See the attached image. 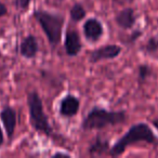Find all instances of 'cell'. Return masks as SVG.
Listing matches in <instances>:
<instances>
[{
  "label": "cell",
  "instance_id": "obj_5",
  "mask_svg": "<svg viewBox=\"0 0 158 158\" xmlns=\"http://www.w3.org/2000/svg\"><path fill=\"white\" fill-rule=\"evenodd\" d=\"M121 52V48L117 44H106L99 49H95L89 55L90 63H98L103 60H112L117 57Z\"/></svg>",
  "mask_w": 158,
  "mask_h": 158
},
{
  "label": "cell",
  "instance_id": "obj_11",
  "mask_svg": "<svg viewBox=\"0 0 158 158\" xmlns=\"http://www.w3.org/2000/svg\"><path fill=\"white\" fill-rule=\"evenodd\" d=\"M136 21V16L134 10L132 8H126L118 12L115 16V22L120 28L123 29H131L134 26Z\"/></svg>",
  "mask_w": 158,
  "mask_h": 158
},
{
  "label": "cell",
  "instance_id": "obj_1",
  "mask_svg": "<svg viewBox=\"0 0 158 158\" xmlns=\"http://www.w3.org/2000/svg\"><path fill=\"white\" fill-rule=\"evenodd\" d=\"M140 142H146L149 144H155L158 142L157 136L145 123H138L131 126L128 131L110 148V155L114 157L120 156L125 153L128 146Z\"/></svg>",
  "mask_w": 158,
  "mask_h": 158
},
{
  "label": "cell",
  "instance_id": "obj_3",
  "mask_svg": "<svg viewBox=\"0 0 158 158\" xmlns=\"http://www.w3.org/2000/svg\"><path fill=\"white\" fill-rule=\"evenodd\" d=\"M33 15L41 26L44 33L46 34L49 44L52 48H55L61 42L64 18L60 14L51 13L41 9L35 10Z\"/></svg>",
  "mask_w": 158,
  "mask_h": 158
},
{
  "label": "cell",
  "instance_id": "obj_10",
  "mask_svg": "<svg viewBox=\"0 0 158 158\" xmlns=\"http://www.w3.org/2000/svg\"><path fill=\"white\" fill-rule=\"evenodd\" d=\"M39 46L34 35H28L23 39L20 44V53L25 59H34L37 55Z\"/></svg>",
  "mask_w": 158,
  "mask_h": 158
},
{
  "label": "cell",
  "instance_id": "obj_16",
  "mask_svg": "<svg viewBox=\"0 0 158 158\" xmlns=\"http://www.w3.org/2000/svg\"><path fill=\"white\" fill-rule=\"evenodd\" d=\"M31 2V0H14V5H15L16 9H19V10L28 9Z\"/></svg>",
  "mask_w": 158,
  "mask_h": 158
},
{
  "label": "cell",
  "instance_id": "obj_14",
  "mask_svg": "<svg viewBox=\"0 0 158 158\" xmlns=\"http://www.w3.org/2000/svg\"><path fill=\"white\" fill-rule=\"evenodd\" d=\"M152 74V69L147 65L139 66V81H144Z\"/></svg>",
  "mask_w": 158,
  "mask_h": 158
},
{
  "label": "cell",
  "instance_id": "obj_6",
  "mask_svg": "<svg viewBox=\"0 0 158 158\" xmlns=\"http://www.w3.org/2000/svg\"><path fill=\"white\" fill-rule=\"evenodd\" d=\"M0 119L2 121L3 127L7 132V135L9 138V140H11L13 138L14 131H15L16 127V112L14 108H12L11 106H6L2 110H0Z\"/></svg>",
  "mask_w": 158,
  "mask_h": 158
},
{
  "label": "cell",
  "instance_id": "obj_20",
  "mask_svg": "<svg viewBox=\"0 0 158 158\" xmlns=\"http://www.w3.org/2000/svg\"><path fill=\"white\" fill-rule=\"evenodd\" d=\"M153 126L156 128V129L158 130V118H157V119H155V120H153Z\"/></svg>",
  "mask_w": 158,
  "mask_h": 158
},
{
  "label": "cell",
  "instance_id": "obj_15",
  "mask_svg": "<svg viewBox=\"0 0 158 158\" xmlns=\"http://www.w3.org/2000/svg\"><path fill=\"white\" fill-rule=\"evenodd\" d=\"M145 48H146V51L148 53H155L156 51L158 50V41L155 38H151V39L147 41Z\"/></svg>",
  "mask_w": 158,
  "mask_h": 158
},
{
  "label": "cell",
  "instance_id": "obj_18",
  "mask_svg": "<svg viewBox=\"0 0 158 158\" xmlns=\"http://www.w3.org/2000/svg\"><path fill=\"white\" fill-rule=\"evenodd\" d=\"M115 3L117 5H126V3H131L133 2L134 0H113Z\"/></svg>",
  "mask_w": 158,
  "mask_h": 158
},
{
  "label": "cell",
  "instance_id": "obj_4",
  "mask_svg": "<svg viewBox=\"0 0 158 158\" xmlns=\"http://www.w3.org/2000/svg\"><path fill=\"white\" fill-rule=\"evenodd\" d=\"M27 106L29 110L31 127L36 131L44 133L47 136L52 135V128L49 123L48 116L44 110L41 98L39 97L37 91H31L27 95Z\"/></svg>",
  "mask_w": 158,
  "mask_h": 158
},
{
  "label": "cell",
  "instance_id": "obj_13",
  "mask_svg": "<svg viewBox=\"0 0 158 158\" xmlns=\"http://www.w3.org/2000/svg\"><path fill=\"white\" fill-rule=\"evenodd\" d=\"M69 16L74 22H80L86 16V10L81 3H75L69 10Z\"/></svg>",
  "mask_w": 158,
  "mask_h": 158
},
{
  "label": "cell",
  "instance_id": "obj_9",
  "mask_svg": "<svg viewBox=\"0 0 158 158\" xmlns=\"http://www.w3.org/2000/svg\"><path fill=\"white\" fill-rule=\"evenodd\" d=\"M80 107V101L73 94H67L60 103V115L63 117H74Z\"/></svg>",
  "mask_w": 158,
  "mask_h": 158
},
{
  "label": "cell",
  "instance_id": "obj_17",
  "mask_svg": "<svg viewBox=\"0 0 158 158\" xmlns=\"http://www.w3.org/2000/svg\"><path fill=\"white\" fill-rule=\"evenodd\" d=\"M7 13H8L7 7H6L5 3H2L1 1H0V18H2V16L7 15Z\"/></svg>",
  "mask_w": 158,
  "mask_h": 158
},
{
  "label": "cell",
  "instance_id": "obj_7",
  "mask_svg": "<svg viewBox=\"0 0 158 158\" xmlns=\"http://www.w3.org/2000/svg\"><path fill=\"white\" fill-rule=\"evenodd\" d=\"M104 33V28L102 23L98 19L90 18L84 24V34L85 37L89 41H97L102 37Z\"/></svg>",
  "mask_w": 158,
  "mask_h": 158
},
{
  "label": "cell",
  "instance_id": "obj_19",
  "mask_svg": "<svg viewBox=\"0 0 158 158\" xmlns=\"http://www.w3.org/2000/svg\"><path fill=\"white\" fill-rule=\"evenodd\" d=\"M3 132H2V130H1V127H0V146L3 144Z\"/></svg>",
  "mask_w": 158,
  "mask_h": 158
},
{
  "label": "cell",
  "instance_id": "obj_8",
  "mask_svg": "<svg viewBox=\"0 0 158 158\" xmlns=\"http://www.w3.org/2000/svg\"><path fill=\"white\" fill-rule=\"evenodd\" d=\"M65 51L68 56H76L82 49V44L79 34L74 29H68L65 35V42H64Z\"/></svg>",
  "mask_w": 158,
  "mask_h": 158
},
{
  "label": "cell",
  "instance_id": "obj_12",
  "mask_svg": "<svg viewBox=\"0 0 158 158\" xmlns=\"http://www.w3.org/2000/svg\"><path fill=\"white\" fill-rule=\"evenodd\" d=\"M107 151H110V142L108 140L101 139L100 136L95 139V142L88 148L89 154L91 155H102Z\"/></svg>",
  "mask_w": 158,
  "mask_h": 158
},
{
  "label": "cell",
  "instance_id": "obj_2",
  "mask_svg": "<svg viewBox=\"0 0 158 158\" xmlns=\"http://www.w3.org/2000/svg\"><path fill=\"white\" fill-rule=\"evenodd\" d=\"M126 121V112H110L105 108L94 106L82 120L81 128L86 131L99 130L108 126H116Z\"/></svg>",
  "mask_w": 158,
  "mask_h": 158
}]
</instances>
